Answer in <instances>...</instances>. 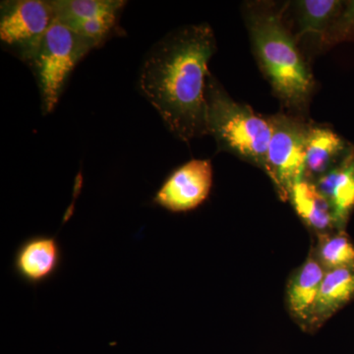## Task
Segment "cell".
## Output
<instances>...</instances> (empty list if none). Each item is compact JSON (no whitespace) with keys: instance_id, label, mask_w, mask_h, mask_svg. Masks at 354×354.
Listing matches in <instances>:
<instances>
[{"instance_id":"1","label":"cell","mask_w":354,"mask_h":354,"mask_svg":"<svg viewBox=\"0 0 354 354\" xmlns=\"http://www.w3.org/2000/svg\"><path fill=\"white\" fill-rule=\"evenodd\" d=\"M216 51L211 26H185L158 41L140 70V92L169 131L185 143L208 135L205 88Z\"/></svg>"},{"instance_id":"2","label":"cell","mask_w":354,"mask_h":354,"mask_svg":"<svg viewBox=\"0 0 354 354\" xmlns=\"http://www.w3.org/2000/svg\"><path fill=\"white\" fill-rule=\"evenodd\" d=\"M254 55L288 113L306 118L316 82L304 51L283 16L271 1H249L242 8Z\"/></svg>"},{"instance_id":"3","label":"cell","mask_w":354,"mask_h":354,"mask_svg":"<svg viewBox=\"0 0 354 354\" xmlns=\"http://www.w3.org/2000/svg\"><path fill=\"white\" fill-rule=\"evenodd\" d=\"M205 99L208 135L215 138L218 150L265 171L272 133L268 118L234 101L211 72L207 77Z\"/></svg>"},{"instance_id":"4","label":"cell","mask_w":354,"mask_h":354,"mask_svg":"<svg viewBox=\"0 0 354 354\" xmlns=\"http://www.w3.org/2000/svg\"><path fill=\"white\" fill-rule=\"evenodd\" d=\"M92 44L55 21L39 46L29 67L36 78L44 114L53 113L72 71L90 51Z\"/></svg>"},{"instance_id":"5","label":"cell","mask_w":354,"mask_h":354,"mask_svg":"<svg viewBox=\"0 0 354 354\" xmlns=\"http://www.w3.org/2000/svg\"><path fill=\"white\" fill-rule=\"evenodd\" d=\"M271 139L265 172L279 197L286 201L293 186L304 179L305 151L311 123L302 116L279 113L268 116Z\"/></svg>"},{"instance_id":"6","label":"cell","mask_w":354,"mask_h":354,"mask_svg":"<svg viewBox=\"0 0 354 354\" xmlns=\"http://www.w3.org/2000/svg\"><path fill=\"white\" fill-rule=\"evenodd\" d=\"M55 14L50 0H8L0 6V41L4 50L29 66Z\"/></svg>"},{"instance_id":"7","label":"cell","mask_w":354,"mask_h":354,"mask_svg":"<svg viewBox=\"0 0 354 354\" xmlns=\"http://www.w3.org/2000/svg\"><path fill=\"white\" fill-rule=\"evenodd\" d=\"M123 0H51L55 19L97 48L121 34Z\"/></svg>"},{"instance_id":"8","label":"cell","mask_w":354,"mask_h":354,"mask_svg":"<svg viewBox=\"0 0 354 354\" xmlns=\"http://www.w3.org/2000/svg\"><path fill=\"white\" fill-rule=\"evenodd\" d=\"M212 185L211 160L193 158L165 178L152 202L171 213H187L199 208L208 199Z\"/></svg>"},{"instance_id":"9","label":"cell","mask_w":354,"mask_h":354,"mask_svg":"<svg viewBox=\"0 0 354 354\" xmlns=\"http://www.w3.org/2000/svg\"><path fill=\"white\" fill-rule=\"evenodd\" d=\"M62 261L64 251L57 236L32 235L16 249L13 271L21 281L37 288L57 276Z\"/></svg>"},{"instance_id":"10","label":"cell","mask_w":354,"mask_h":354,"mask_svg":"<svg viewBox=\"0 0 354 354\" xmlns=\"http://www.w3.org/2000/svg\"><path fill=\"white\" fill-rule=\"evenodd\" d=\"M353 149L329 127L311 123L305 151L304 178L315 183L337 167Z\"/></svg>"},{"instance_id":"11","label":"cell","mask_w":354,"mask_h":354,"mask_svg":"<svg viewBox=\"0 0 354 354\" xmlns=\"http://www.w3.org/2000/svg\"><path fill=\"white\" fill-rule=\"evenodd\" d=\"M344 1L337 0H300L288 3L295 27L292 31L298 44L312 41L316 48L322 44L330 28L334 24Z\"/></svg>"},{"instance_id":"12","label":"cell","mask_w":354,"mask_h":354,"mask_svg":"<svg viewBox=\"0 0 354 354\" xmlns=\"http://www.w3.org/2000/svg\"><path fill=\"white\" fill-rule=\"evenodd\" d=\"M314 183L329 203L335 228L342 232L354 209V148L337 167Z\"/></svg>"},{"instance_id":"13","label":"cell","mask_w":354,"mask_h":354,"mask_svg":"<svg viewBox=\"0 0 354 354\" xmlns=\"http://www.w3.org/2000/svg\"><path fill=\"white\" fill-rule=\"evenodd\" d=\"M325 274V269L312 250L308 259L288 283V309L302 327L308 328Z\"/></svg>"},{"instance_id":"14","label":"cell","mask_w":354,"mask_h":354,"mask_svg":"<svg viewBox=\"0 0 354 354\" xmlns=\"http://www.w3.org/2000/svg\"><path fill=\"white\" fill-rule=\"evenodd\" d=\"M354 297V267L326 272L308 329H318Z\"/></svg>"},{"instance_id":"15","label":"cell","mask_w":354,"mask_h":354,"mask_svg":"<svg viewBox=\"0 0 354 354\" xmlns=\"http://www.w3.org/2000/svg\"><path fill=\"white\" fill-rule=\"evenodd\" d=\"M298 216L317 234H329L335 228L334 215L329 203L321 194L316 184L301 179L293 186L288 197Z\"/></svg>"},{"instance_id":"16","label":"cell","mask_w":354,"mask_h":354,"mask_svg":"<svg viewBox=\"0 0 354 354\" xmlns=\"http://www.w3.org/2000/svg\"><path fill=\"white\" fill-rule=\"evenodd\" d=\"M325 271L354 267V244L342 232L319 234V243L314 250Z\"/></svg>"},{"instance_id":"17","label":"cell","mask_w":354,"mask_h":354,"mask_svg":"<svg viewBox=\"0 0 354 354\" xmlns=\"http://www.w3.org/2000/svg\"><path fill=\"white\" fill-rule=\"evenodd\" d=\"M354 39V1H344L334 24L330 28L322 44V48Z\"/></svg>"}]
</instances>
